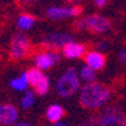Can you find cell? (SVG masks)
<instances>
[{
	"label": "cell",
	"instance_id": "1",
	"mask_svg": "<svg viewBox=\"0 0 126 126\" xmlns=\"http://www.w3.org/2000/svg\"><path fill=\"white\" fill-rule=\"evenodd\" d=\"M111 97V90L98 82L86 83L79 90V103L82 107L96 110L102 107Z\"/></svg>",
	"mask_w": 126,
	"mask_h": 126
},
{
	"label": "cell",
	"instance_id": "2",
	"mask_svg": "<svg viewBox=\"0 0 126 126\" xmlns=\"http://www.w3.org/2000/svg\"><path fill=\"white\" fill-rule=\"evenodd\" d=\"M56 90L59 96L64 98L73 96L78 90H81V78L76 68L69 67L63 72L57 81Z\"/></svg>",
	"mask_w": 126,
	"mask_h": 126
},
{
	"label": "cell",
	"instance_id": "3",
	"mask_svg": "<svg viewBox=\"0 0 126 126\" xmlns=\"http://www.w3.org/2000/svg\"><path fill=\"white\" fill-rule=\"evenodd\" d=\"M111 28L110 19L101 14H91L85 18H79L75 23L76 30H87L94 34H102Z\"/></svg>",
	"mask_w": 126,
	"mask_h": 126
},
{
	"label": "cell",
	"instance_id": "4",
	"mask_svg": "<svg viewBox=\"0 0 126 126\" xmlns=\"http://www.w3.org/2000/svg\"><path fill=\"white\" fill-rule=\"evenodd\" d=\"M30 40L25 34L15 33L10 40V58L14 61L24 59L30 53Z\"/></svg>",
	"mask_w": 126,
	"mask_h": 126
},
{
	"label": "cell",
	"instance_id": "5",
	"mask_svg": "<svg viewBox=\"0 0 126 126\" xmlns=\"http://www.w3.org/2000/svg\"><path fill=\"white\" fill-rule=\"evenodd\" d=\"M98 126H126V115L116 106H107L98 115Z\"/></svg>",
	"mask_w": 126,
	"mask_h": 126
},
{
	"label": "cell",
	"instance_id": "6",
	"mask_svg": "<svg viewBox=\"0 0 126 126\" xmlns=\"http://www.w3.org/2000/svg\"><path fill=\"white\" fill-rule=\"evenodd\" d=\"M27 76L29 85L33 87L34 93L39 94V96H44L48 93L50 88V81L48 76H46L43 71H40L38 68H30L27 71Z\"/></svg>",
	"mask_w": 126,
	"mask_h": 126
},
{
	"label": "cell",
	"instance_id": "7",
	"mask_svg": "<svg viewBox=\"0 0 126 126\" xmlns=\"http://www.w3.org/2000/svg\"><path fill=\"white\" fill-rule=\"evenodd\" d=\"M83 8L79 5L72 6H49L46 10V14L52 20H62L67 18H77L82 14Z\"/></svg>",
	"mask_w": 126,
	"mask_h": 126
},
{
	"label": "cell",
	"instance_id": "8",
	"mask_svg": "<svg viewBox=\"0 0 126 126\" xmlns=\"http://www.w3.org/2000/svg\"><path fill=\"white\" fill-rule=\"evenodd\" d=\"M73 42V37L67 33H53L48 34L42 39V44L47 48H50L56 52V49L64 48L67 44Z\"/></svg>",
	"mask_w": 126,
	"mask_h": 126
},
{
	"label": "cell",
	"instance_id": "9",
	"mask_svg": "<svg viewBox=\"0 0 126 126\" xmlns=\"http://www.w3.org/2000/svg\"><path fill=\"white\" fill-rule=\"evenodd\" d=\"M59 61H61V54L58 52L47 50V52H42V53L35 56L34 64H35V68L40 71H46V69H49L50 67L56 66Z\"/></svg>",
	"mask_w": 126,
	"mask_h": 126
},
{
	"label": "cell",
	"instance_id": "10",
	"mask_svg": "<svg viewBox=\"0 0 126 126\" xmlns=\"http://www.w3.org/2000/svg\"><path fill=\"white\" fill-rule=\"evenodd\" d=\"M19 116L18 109L12 103L0 105V124L1 125H14Z\"/></svg>",
	"mask_w": 126,
	"mask_h": 126
},
{
	"label": "cell",
	"instance_id": "11",
	"mask_svg": "<svg viewBox=\"0 0 126 126\" xmlns=\"http://www.w3.org/2000/svg\"><path fill=\"white\" fill-rule=\"evenodd\" d=\"M85 62L93 71H100L106 64V57L98 50H91L85 54Z\"/></svg>",
	"mask_w": 126,
	"mask_h": 126
},
{
	"label": "cell",
	"instance_id": "12",
	"mask_svg": "<svg viewBox=\"0 0 126 126\" xmlns=\"http://www.w3.org/2000/svg\"><path fill=\"white\" fill-rule=\"evenodd\" d=\"M85 54H86V46L76 43V42H72L63 48V56L68 59H77Z\"/></svg>",
	"mask_w": 126,
	"mask_h": 126
},
{
	"label": "cell",
	"instance_id": "13",
	"mask_svg": "<svg viewBox=\"0 0 126 126\" xmlns=\"http://www.w3.org/2000/svg\"><path fill=\"white\" fill-rule=\"evenodd\" d=\"M63 115H64V110H63V107L61 105H57V103L50 105L46 111L47 120L50 121V122H54V124L59 122V120L63 117Z\"/></svg>",
	"mask_w": 126,
	"mask_h": 126
},
{
	"label": "cell",
	"instance_id": "14",
	"mask_svg": "<svg viewBox=\"0 0 126 126\" xmlns=\"http://www.w3.org/2000/svg\"><path fill=\"white\" fill-rule=\"evenodd\" d=\"M34 24H35V18L32 14H28V13L20 14L16 19V27L22 30H28Z\"/></svg>",
	"mask_w": 126,
	"mask_h": 126
},
{
	"label": "cell",
	"instance_id": "15",
	"mask_svg": "<svg viewBox=\"0 0 126 126\" xmlns=\"http://www.w3.org/2000/svg\"><path fill=\"white\" fill-rule=\"evenodd\" d=\"M10 86H12L14 90H16V91H25L27 87L29 86V81H28L27 72H23L22 76H19V77L12 79Z\"/></svg>",
	"mask_w": 126,
	"mask_h": 126
},
{
	"label": "cell",
	"instance_id": "16",
	"mask_svg": "<svg viewBox=\"0 0 126 126\" xmlns=\"http://www.w3.org/2000/svg\"><path fill=\"white\" fill-rule=\"evenodd\" d=\"M79 77L86 83H92L94 82V78H96V72L92 68H90L88 66H83L79 71Z\"/></svg>",
	"mask_w": 126,
	"mask_h": 126
},
{
	"label": "cell",
	"instance_id": "17",
	"mask_svg": "<svg viewBox=\"0 0 126 126\" xmlns=\"http://www.w3.org/2000/svg\"><path fill=\"white\" fill-rule=\"evenodd\" d=\"M34 91H27L25 93H24V96L22 97V101H20V105H22V107L23 109H29V107H32L34 105V101H35V98H34Z\"/></svg>",
	"mask_w": 126,
	"mask_h": 126
},
{
	"label": "cell",
	"instance_id": "18",
	"mask_svg": "<svg viewBox=\"0 0 126 126\" xmlns=\"http://www.w3.org/2000/svg\"><path fill=\"white\" fill-rule=\"evenodd\" d=\"M79 126H98V116H91L86 124H82Z\"/></svg>",
	"mask_w": 126,
	"mask_h": 126
},
{
	"label": "cell",
	"instance_id": "19",
	"mask_svg": "<svg viewBox=\"0 0 126 126\" xmlns=\"http://www.w3.org/2000/svg\"><path fill=\"white\" fill-rule=\"evenodd\" d=\"M96 48L98 49V52L100 50H106L107 48H109V43L106 40H102V42H98V43L96 44Z\"/></svg>",
	"mask_w": 126,
	"mask_h": 126
},
{
	"label": "cell",
	"instance_id": "20",
	"mask_svg": "<svg viewBox=\"0 0 126 126\" xmlns=\"http://www.w3.org/2000/svg\"><path fill=\"white\" fill-rule=\"evenodd\" d=\"M119 59L121 63H126V48L121 49L120 53H119Z\"/></svg>",
	"mask_w": 126,
	"mask_h": 126
},
{
	"label": "cell",
	"instance_id": "21",
	"mask_svg": "<svg viewBox=\"0 0 126 126\" xmlns=\"http://www.w3.org/2000/svg\"><path fill=\"white\" fill-rule=\"evenodd\" d=\"M93 4L96 5V6H98V8H103L105 5L109 4V1H107V0H94Z\"/></svg>",
	"mask_w": 126,
	"mask_h": 126
},
{
	"label": "cell",
	"instance_id": "22",
	"mask_svg": "<svg viewBox=\"0 0 126 126\" xmlns=\"http://www.w3.org/2000/svg\"><path fill=\"white\" fill-rule=\"evenodd\" d=\"M12 126H32V125L28 124V122H18V124H14Z\"/></svg>",
	"mask_w": 126,
	"mask_h": 126
},
{
	"label": "cell",
	"instance_id": "23",
	"mask_svg": "<svg viewBox=\"0 0 126 126\" xmlns=\"http://www.w3.org/2000/svg\"><path fill=\"white\" fill-rule=\"evenodd\" d=\"M54 126H67L66 124H62V122H58V124H54Z\"/></svg>",
	"mask_w": 126,
	"mask_h": 126
}]
</instances>
